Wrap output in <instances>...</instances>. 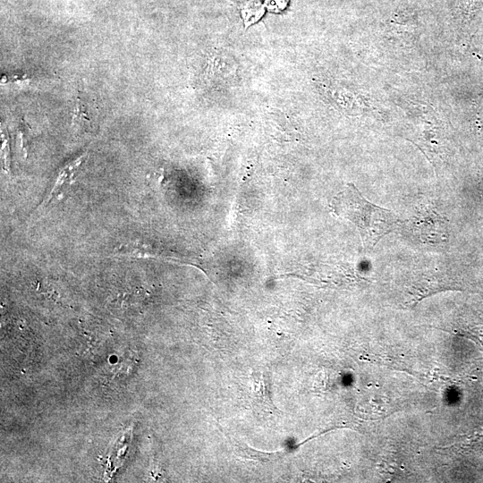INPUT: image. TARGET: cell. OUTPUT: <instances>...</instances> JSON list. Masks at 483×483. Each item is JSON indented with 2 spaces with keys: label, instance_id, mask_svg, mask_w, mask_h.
<instances>
[{
  "label": "cell",
  "instance_id": "obj_1",
  "mask_svg": "<svg viewBox=\"0 0 483 483\" xmlns=\"http://www.w3.org/2000/svg\"><path fill=\"white\" fill-rule=\"evenodd\" d=\"M330 208L337 216L357 227L366 250H371L386 234L403 223L392 211L367 200L352 183L334 197Z\"/></svg>",
  "mask_w": 483,
  "mask_h": 483
},
{
  "label": "cell",
  "instance_id": "obj_2",
  "mask_svg": "<svg viewBox=\"0 0 483 483\" xmlns=\"http://www.w3.org/2000/svg\"><path fill=\"white\" fill-rule=\"evenodd\" d=\"M412 233L422 242L442 243L447 241V229L445 219L429 208L421 209L411 221Z\"/></svg>",
  "mask_w": 483,
  "mask_h": 483
},
{
  "label": "cell",
  "instance_id": "obj_3",
  "mask_svg": "<svg viewBox=\"0 0 483 483\" xmlns=\"http://www.w3.org/2000/svg\"><path fill=\"white\" fill-rule=\"evenodd\" d=\"M85 158L86 153L63 167V169L58 174V176L53 188L50 191V193L40 205L41 208L46 207L53 199L61 197L64 192H66L68 186H70L73 182L74 175L78 172L81 164L84 162Z\"/></svg>",
  "mask_w": 483,
  "mask_h": 483
},
{
  "label": "cell",
  "instance_id": "obj_4",
  "mask_svg": "<svg viewBox=\"0 0 483 483\" xmlns=\"http://www.w3.org/2000/svg\"><path fill=\"white\" fill-rule=\"evenodd\" d=\"M96 110L93 104L85 100L81 96H78L73 110L72 123L82 130H90L97 113Z\"/></svg>",
  "mask_w": 483,
  "mask_h": 483
},
{
  "label": "cell",
  "instance_id": "obj_5",
  "mask_svg": "<svg viewBox=\"0 0 483 483\" xmlns=\"http://www.w3.org/2000/svg\"><path fill=\"white\" fill-rule=\"evenodd\" d=\"M264 13V7L259 3L249 2L242 10V15L244 20L245 26L248 27L251 23L257 21Z\"/></svg>",
  "mask_w": 483,
  "mask_h": 483
},
{
  "label": "cell",
  "instance_id": "obj_6",
  "mask_svg": "<svg viewBox=\"0 0 483 483\" xmlns=\"http://www.w3.org/2000/svg\"><path fill=\"white\" fill-rule=\"evenodd\" d=\"M285 0H266L265 5L271 11L278 12L285 7Z\"/></svg>",
  "mask_w": 483,
  "mask_h": 483
}]
</instances>
